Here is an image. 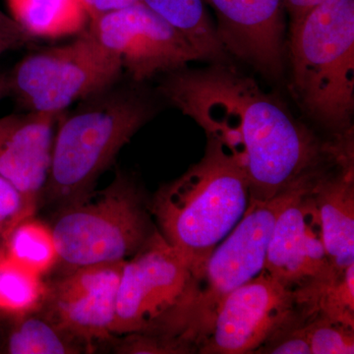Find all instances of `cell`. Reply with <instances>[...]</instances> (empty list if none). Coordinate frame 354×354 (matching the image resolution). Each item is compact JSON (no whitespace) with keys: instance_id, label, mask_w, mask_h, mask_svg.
I'll return each instance as SVG.
<instances>
[{"instance_id":"6da1fadb","label":"cell","mask_w":354,"mask_h":354,"mask_svg":"<svg viewBox=\"0 0 354 354\" xmlns=\"http://www.w3.org/2000/svg\"><path fill=\"white\" fill-rule=\"evenodd\" d=\"M158 91L234 156L245 171L251 201L311 186L348 152L344 142L321 139L225 62L165 74Z\"/></svg>"},{"instance_id":"7a4b0ae2","label":"cell","mask_w":354,"mask_h":354,"mask_svg":"<svg viewBox=\"0 0 354 354\" xmlns=\"http://www.w3.org/2000/svg\"><path fill=\"white\" fill-rule=\"evenodd\" d=\"M251 191L245 171L225 146L208 138L199 162L158 188L150 201L165 241L194 274L245 215Z\"/></svg>"},{"instance_id":"3957f363","label":"cell","mask_w":354,"mask_h":354,"mask_svg":"<svg viewBox=\"0 0 354 354\" xmlns=\"http://www.w3.org/2000/svg\"><path fill=\"white\" fill-rule=\"evenodd\" d=\"M118 83L60 114L41 202L58 209L90 194L123 147L152 120L150 99Z\"/></svg>"},{"instance_id":"277c9868","label":"cell","mask_w":354,"mask_h":354,"mask_svg":"<svg viewBox=\"0 0 354 354\" xmlns=\"http://www.w3.org/2000/svg\"><path fill=\"white\" fill-rule=\"evenodd\" d=\"M290 91L330 133L353 137L354 0H328L291 23Z\"/></svg>"},{"instance_id":"5b68a950","label":"cell","mask_w":354,"mask_h":354,"mask_svg":"<svg viewBox=\"0 0 354 354\" xmlns=\"http://www.w3.org/2000/svg\"><path fill=\"white\" fill-rule=\"evenodd\" d=\"M197 295L189 266L157 230L123 265L113 337L148 335L171 353H195L190 333Z\"/></svg>"},{"instance_id":"8992f818","label":"cell","mask_w":354,"mask_h":354,"mask_svg":"<svg viewBox=\"0 0 354 354\" xmlns=\"http://www.w3.org/2000/svg\"><path fill=\"white\" fill-rule=\"evenodd\" d=\"M50 225L66 271L124 262L158 230L145 193L120 171L108 187L58 208Z\"/></svg>"},{"instance_id":"52a82bcc","label":"cell","mask_w":354,"mask_h":354,"mask_svg":"<svg viewBox=\"0 0 354 354\" xmlns=\"http://www.w3.org/2000/svg\"><path fill=\"white\" fill-rule=\"evenodd\" d=\"M120 60L87 29L71 43L35 51L8 75L9 97L26 111L62 113L120 82Z\"/></svg>"},{"instance_id":"ba28073f","label":"cell","mask_w":354,"mask_h":354,"mask_svg":"<svg viewBox=\"0 0 354 354\" xmlns=\"http://www.w3.org/2000/svg\"><path fill=\"white\" fill-rule=\"evenodd\" d=\"M301 189L283 193L269 201H251L241 221L209 255L197 279V301L190 333L197 351L223 300L264 271L277 218L286 203Z\"/></svg>"},{"instance_id":"9c48e42d","label":"cell","mask_w":354,"mask_h":354,"mask_svg":"<svg viewBox=\"0 0 354 354\" xmlns=\"http://www.w3.org/2000/svg\"><path fill=\"white\" fill-rule=\"evenodd\" d=\"M305 317L295 293L263 271L223 300L198 353H256Z\"/></svg>"},{"instance_id":"30bf717a","label":"cell","mask_w":354,"mask_h":354,"mask_svg":"<svg viewBox=\"0 0 354 354\" xmlns=\"http://www.w3.org/2000/svg\"><path fill=\"white\" fill-rule=\"evenodd\" d=\"M88 29L136 84L205 60L183 32L142 1L97 16Z\"/></svg>"},{"instance_id":"8fae6325","label":"cell","mask_w":354,"mask_h":354,"mask_svg":"<svg viewBox=\"0 0 354 354\" xmlns=\"http://www.w3.org/2000/svg\"><path fill=\"white\" fill-rule=\"evenodd\" d=\"M312 186L295 193L279 213L264 268L309 310L315 308L319 293L341 272L335 271L326 251Z\"/></svg>"},{"instance_id":"7c38bea8","label":"cell","mask_w":354,"mask_h":354,"mask_svg":"<svg viewBox=\"0 0 354 354\" xmlns=\"http://www.w3.org/2000/svg\"><path fill=\"white\" fill-rule=\"evenodd\" d=\"M124 262L83 266L48 283L41 311L60 329L82 344L113 341L116 295Z\"/></svg>"},{"instance_id":"4fadbf2b","label":"cell","mask_w":354,"mask_h":354,"mask_svg":"<svg viewBox=\"0 0 354 354\" xmlns=\"http://www.w3.org/2000/svg\"><path fill=\"white\" fill-rule=\"evenodd\" d=\"M62 113L27 111L0 118V176L19 192L18 223L36 216L41 207Z\"/></svg>"},{"instance_id":"5bb4252c","label":"cell","mask_w":354,"mask_h":354,"mask_svg":"<svg viewBox=\"0 0 354 354\" xmlns=\"http://www.w3.org/2000/svg\"><path fill=\"white\" fill-rule=\"evenodd\" d=\"M218 18L216 35L225 53L270 78L283 68V0H203Z\"/></svg>"},{"instance_id":"9a60e30c","label":"cell","mask_w":354,"mask_h":354,"mask_svg":"<svg viewBox=\"0 0 354 354\" xmlns=\"http://www.w3.org/2000/svg\"><path fill=\"white\" fill-rule=\"evenodd\" d=\"M324 244L333 267L354 264V160L346 158L321 174L311 188Z\"/></svg>"},{"instance_id":"2e32d148","label":"cell","mask_w":354,"mask_h":354,"mask_svg":"<svg viewBox=\"0 0 354 354\" xmlns=\"http://www.w3.org/2000/svg\"><path fill=\"white\" fill-rule=\"evenodd\" d=\"M13 18L30 38L79 35L90 22L82 0H7Z\"/></svg>"},{"instance_id":"e0dca14e","label":"cell","mask_w":354,"mask_h":354,"mask_svg":"<svg viewBox=\"0 0 354 354\" xmlns=\"http://www.w3.org/2000/svg\"><path fill=\"white\" fill-rule=\"evenodd\" d=\"M8 321L2 351L9 354H77L87 349L41 310Z\"/></svg>"},{"instance_id":"ac0fdd59","label":"cell","mask_w":354,"mask_h":354,"mask_svg":"<svg viewBox=\"0 0 354 354\" xmlns=\"http://www.w3.org/2000/svg\"><path fill=\"white\" fill-rule=\"evenodd\" d=\"M153 12L183 32L205 60L223 62L227 53L203 0H141Z\"/></svg>"},{"instance_id":"d6986e66","label":"cell","mask_w":354,"mask_h":354,"mask_svg":"<svg viewBox=\"0 0 354 354\" xmlns=\"http://www.w3.org/2000/svg\"><path fill=\"white\" fill-rule=\"evenodd\" d=\"M0 250L9 259L39 276L50 274L59 263L50 223L36 216L21 221L0 239Z\"/></svg>"},{"instance_id":"ffe728a7","label":"cell","mask_w":354,"mask_h":354,"mask_svg":"<svg viewBox=\"0 0 354 354\" xmlns=\"http://www.w3.org/2000/svg\"><path fill=\"white\" fill-rule=\"evenodd\" d=\"M0 250V319L11 320L43 307L48 281Z\"/></svg>"},{"instance_id":"44dd1931","label":"cell","mask_w":354,"mask_h":354,"mask_svg":"<svg viewBox=\"0 0 354 354\" xmlns=\"http://www.w3.org/2000/svg\"><path fill=\"white\" fill-rule=\"evenodd\" d=\"M311 354L354 353V327L315 314L301 324Z\"/></svg>"},{"instance_id":"7402d4cb","label":"cell","mask_w":354,"mask_h":354,"mask_svg":"<svg viewBox=\"0 0 354 354\" xmlns=\"http://www.w3.org/2000/svg\"><path fill=\"white\" fill-rule=\"evenodd\" d=\"M315 314L354 327V264L339 272L319 293Z\"/></svg>"},{"instance_id":"603a6c76","label":"cell","mask_w":354,"mask_h":354,"mask_svg":"<svg viewBox=\"0 0 354 354\" xmlns=\"http://www.w3.org/2000/svg\"><path fill=\"white\" fill-rule=\"evenodd\" d=\"M21 209L22 200L19 192L12 184L0 176V239L17 225Z\"/></svg>"},{"instance_id":"cb8c5ba5","label":"cell","mask_w":354,"mask_h":354,"mask_svg":"<svg viewBox=\"0 0 354 354\" xmlns=\"http://www.w3.org/2000/svg\"><path fill=\"white\" fill-rule=\"evenodd\" d=\"M90 20L95 19L102 14L113 12L134 6L141 0H82Z\"/></svg>"},{"instance_id":"d4e9b609","label":"cell","mask_w":354,"mask_h":354,"mask_svg":"<svg viewBox=\"0 0 354 354\" xmlns=\"http://www.w3.org/2000/svg\"><path fill=\"white\" fill-rule=\"evenodd\" d=\"M0 37L27 44L31 39L20 25L3 11L0 10Z\"/></svg>"},{"instance_id":"484cf974","label":"cell","mask_w":354,"mask_h":354,"mask_svg":"<svg viewBox=\"0 0 354 354\" xmlns=\"http://www.w3.org/2000/svg\"><path fill=\"white\" fill-rule=\"evenodd\" d=\"M328 0H283V6L288 11L291 23L297 22L312 8Z\"/></svg>"},{"instance_id":"4316f807","label":"cell","mask_w":354,"mask_h":354,"mask_svg":"<svg viewBox=\"0 0 354 354\" xmlns=\"http://www.w3.org/2000/svg\"><path fill=\"white\" fill-rule=\"evenodd\" d=\"M22 46H24V44L20 43V41L0 37V55H3L7 51L16 50V48H20Z\"/></svg>"},{"instance_id":"83f0119b","label":"cell","mask_w":354,"mask_h":354,"mask_svg":"<svg viewBox=\"0 0 354 354\" xmlns=\"http://www.w3.org/2000/svg\"><path fill=\"white\" fill-rule=\"evenodd\" d=\"M6 97H9L8 75L0 73V101Z\"/></svg>"}]
</instances>
